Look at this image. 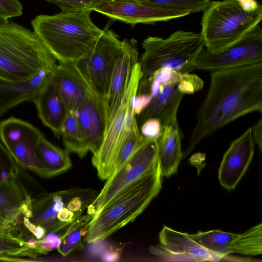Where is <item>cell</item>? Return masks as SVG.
I'll list each match as a JSON object with an SVG mask.
<instances>
[{
  "instance_id": "obj_23",
  "label": "cell",
  "mask_w": 262,
  "mask_h": 262,
  "mask_svg": "<svg viewBox=\"0 0 262 262\" xmlns=\"http://www.w3.org/2000/svg\"><path fill=\"white\" fill-rule=\"evenodd\" d=\"M182 134L178 122L164 126L158 139V160L162 177H169L177 172L183 157Z\"/></svg>"
},
{
  "instance_id": "obj_12",
  "label": "cell",
  "mask_w": 262,
  "mask_h": 262,
  "mask_svg": "<svg viewBox=\"0 0 262 262\" xmlns=\"http://www.w3.org/2000/svg\"><path fill=\"white\" fill-rule=\"evenodd\" d=\"M43 134L31 124L10 117L0 122V140L17 165L44 177V167L36 146Z\"/></svg>"
},
{
  "instance_id": "obj_21",
  "label": "cell",
  "mask_w": 262,
  "mask_h": 262,
  "mask_svg": "<svg viewBox=\"0 0 262 262\" xmlns=\"http://www.w3.org/2000/svg\"><path fill=\"white\" fill-rule=\"evenodd\" d=\"M33 102L42 123L59 139L61 128L69 111L62 98L50 80L37 94Z\"/></svg>"
},
{
  "instance_id": "obj_40",
  "label": "cell",
  "mask_w": 262,
  "mask_h": 262,
  "mask_svg": "<svg viewBox=\"0 0 262 262\" xmlns=\"http://www.w3.org/2000/svg\"><path fill=\"white\" fill-rule=\"evenodd\" d=\"M252 134L255 141L258 147L260 153L262 151V118L251 127Z\"/></svg>"
},
{
  "instance_id": "obj_34",
  "label": "cell",
  "mask_w": 262,
  "mask_h": 262,
  "mask_svg": "<svg viewBox=\"0 0 262 262\" xmlns=\"http://www.w3.org/2000/svg\"><path fill=\"white\" fill-rule=\"evenodd\" d=\"M203 85V81L198 76L185 73L182 74L178 88L179 91L183 95L192 94L202 89Z\"/></svg>"
},
{
  "instance_id": "obj_39",
  "label": "cell",
  "mask_w": 262,
  "mask_h": 262,
  "mask_svg": "<svg viewBox=\"0 0 262 262\" xmlns=\"http://www.w3.org/2000/svg\"><path fill=\"white\" fill-rule=\"evenodd\" d=\"M152 96L148 93H137L133 99V110L135 114H140L150 104Z\"/></svg>"
},
{
  "instance_id": "obj_30",
  "label": "cell",
  "mask_w": 262,
  "mask_h": 262,
  "mask_svg": "<svg viewBox=\"0 0 262 262\" xmlns=\"http://www.w3.org/2000/svg\"><path fill=\"white\" fill-rule=\"evenodd\" d=\"M145 139L136 122L117 149L114 160V173L123 165Z\"/></svg>"
},
{
  "instance_id": "obj_29",
  "label": "cell",
  "mask_w": 262,
  "mask_h": 262,
  "mask_svg": "<svg viewBox=\"0 0 262 262\" xmlns=\"http://www.w3.org/2000/svg\"><path fill=\"white\" fill-rule=\"evenodd\" d=\"M232 253L255 256L262 252V224L252 227L239 234L232 247Z\"/></svg>"
},
{
  "instance_id": "obj_11",
  "label": "cell",
  "mask_w": 262,
  "mask_h": 262,
  "mask_svg": "<svg viewBox=\"0 0 262 262\" xmlns=\"http://www.w3.org/2000/svg\"><path fill=\"white\" fill-rule=\"evenodd\" d=\"M81 188L43 193L32 198L29 220L35 225L43 228L47 233L60 231L74 222V211L79 208L75 199Z\"/></svg>"
},
{
  "instance_id": "obj_24",
  "label": "cell",
  "mask_w": 262,
  "mask_h": 262,
  "mask_svg": "<svg viewBox=\"0 0 262 262\" xmlns=\"http://www.w3.org/2000/svg\"><path fill=\"white\" fill-rule=\"evenodd\" d=\"M36 151L44 167L43 178L59 175L72 166L69 154L49 141L43 135L37 143Z\"/></svg>"
},
{
  "instance_id": "obj_32",
  "label": "cell",
  "mask_w": 262,
  "mask_h": 262,
  "mask_svg": "<svg viewBox=\"0 0 262 262\" xmlns=\"http://www.w3.org/2000/svg\"><path fill=\"white\" fill-rule=\"evenodd\" d=\"M58 6L62 12L93 11L105 0H46Z\"/></svg>"
},
{
  "instance_id": "obj_27",
  "label": "cell",
  "mask_w": 262,
  "mask_h": 262,
  "mask_svg": "<svg viewBox=\"0 0 262 262\" xmlns=\"http://www.w3.org/2000/svg\"><path fill=\"white\" fill-rule=\"evenodd\" d=\"M37 255L27 242L13 233H0V260L23 261L21 257L33 259Z\"/></svg>"
},
{
  "instance_id": "obj_26",
  "label": "cell",
  "mask_w": 262,
  "mask_h": 262,
  "mask_svg": "<svg viewBox=\"0 0 262 262\" xmlns=\"http://www.w3.org/2000/svg\"><path fill=\"white\" fill-rule=\"evenodd\" d=\"M94 215L89 213L81 215L67 226L61 236V243L56 248L62 256L69 255L81 246Z\"/></svg>"
},
{
  "instance_id": "obj_14",
  "label": "cell",
  "mask_w": 262,
  "mask_h": 262,
  "mask_svg": "<svg viewBox=\"0 0 262 262\" xmlns=\"http://www.w3.org/2000/svg\"><path fill=\"white\" fill-rule=\"evenodd\" d=\"M104 97L91 91L74 112L84 145L93 155L99 150L105 134Z\"/></svg>"
},
{
  "instance_id": "obj_5",
  "label": "cell",
  "mask_w": 262,
  "mask_h": 262,
  "mask_svg": "<svg viewBox=\"0 0 262 262\" xmlns=\"http://www.w3.org/2000/svg\"><path fill=\"white\" fill-rule=\"evenodd\" d=\"M144 52L139 61L142 77L145 79L156 71L168 68L180 73L195 70L198 56L204 49L200 33L179 30L166 38L148 36L142 43Z\"/></svg>"
},
{
  "instance_id": "obj_42",
  "label": "cell",
  "mask_w": 262,
  "mask_h": 262,
  "mask_svg": "<svg viewBox=\"0 0 262 262\" xmlns=\"http://www.w3.org/2000/svg\"><path fill=\"white\" fill-rule=\"evenodd\" d=\"M15 232L13 224L0 215V233L11 232L15 234Z\"/></svg>"
},
{
  "instance_id": "obj_4",
  "label": "cell",
  "mask_w": 262,
  "mask_h": 262,
  "mask_svg": "<svg viewBox=\"0 0 262 262\" xmlns=\"http://www.w3.org/2000/svg\"><path fill=\"white\" fill-rule=\"evenodd\" d=\"M57 64L34 31L9 21L0 27V79L27 80L41 70L52 71Z\"/></svg>"
},
{
  "instance_id": "obj_13",
  "label": "cell",
  "mask_w": 262,
  "mask_h": 262,
  "mask_svg": "<svg viewBox=\"0 0 262 262\" xmlns=\"http://www.w3.org/2000/svg\"><path fill=\"white\" fill-rule=\"evenodd\" d=\"M93 11L108 17L135 25L137 24H153L168 21L185 16L189 11L169 9L155 6L121 0H105Z\"/></svg>"
},
{
  "instance_id": "obj_33",
  "label": "cell",
  "mask_w": 262,
  "mask_h": 262,
  "mask_svg": "<svg viewBox=\"0 0 262 262\" xmlns=\"http://www.w3.org/2000/svg\"><path fill=\"white\" fill-rule=\"evenodd\" d=\"M67 227L57 232L47 233L38 241L35 252L37 254H45L57 248L61 243V236Z\"/></svg>"
},
{
  "instance_id": "obj_25",
  "label": "cell",
  "mask_w": 262,
  "mask_h": 262,
  "mask_svg": "<svg viewBox=\"0 0 262 262\" xmlns=\"http://www.w3.org/2000/svg\"><path fill=\"white\" fill-rule=\"evenodd\" d=\"M190 235L194 241L207 250L223 257L232 253L233 244L239 234L212 230Z\"/></svg>"
},
{
  "instance_id": "obj_28",
  "label": "cell",
  "mask_w": 262,
  "mask_h": 262,
  "mask_svg": "<svg viewBox=\"0 0 262 262\" xmlns=\"http://www.w3.org/2000/svg\"><path fill=\"white\" fill-rule=\"evenodd\" d=\"M61 137L64 150L69 155L74 154L82 158L88 152L83 143L74 112H68L61 128Z\"/></svg>"
},
{
  "instance_id": "obj_36",
  "label": "cell",
  "mask_w": 262,
  "mask_h": 262,
  "mask_svg": "<svg viewBox=\"0 0 262 262\" xmlns=\"http://www.w3.org/2000/svg\"><path fill=\"white\" fill-rule=\"evenodd\" d=\"M22 12L23 6L18 0H0V14L5 18L19 16Z\"/></svg>"
},
{
  "instance_id": "obj_3",
  "label": "cell",
  "mask_w": 262,
  "mask_h": 262,
  "mask_svg": "<svg viewBox=\"0 0 262 262\" xmlns=\"http://www.w3.org/2000/svg\"><path fill=\"white\" fill-rule=\"evenodd\" d=\"M159 164L119 191L92 217L84 241L101 242L133 222L161 188Z\"/></svg>"
},
{
  "instance_id": "obj_16",
  "label": "cell",
  "mask_w": 262,
  "mask_h": 262,
  "mask_svg": "<svg viewBox=\"0 0 262 262\" xmlns=\"http://www.w3.org/2000/svg\"><path fill=\"white\" fill-rule=\"evenodd\" d=\"M255 145L250 127L231 143L225 153L219 170V179L227 190L234 189L245 174L252 161Z\"/></svg>"
},
{
  "instance_id": "obj_43",
  "label": "cell",
  "mask_w": 262,
  "mask_h": 262,
  "mask_svg": "<svg viewBox=\"0 0 262 262\" xmlns=\"http://www.w3.org/2000/svg\"><path fill=\"white\" fill-rule=\"evenodd\" d=\"M8 19L5 18L1 14H0V27L2 26L3 25H5L7 23H8Z\"/></svg>"
},
{
  "instance_id": "obj_15",
  "label": "cell",
  "mask_w": 262,
  "mask_h": 262,
  "mask_svg": "<svg viewBox=\"0 0 262 262\" xmlns=\"http://www.w3.org/2000/svg\"><path fill=\"white\" fill-rule=\"evenodd\" d=\"M122 41L123 48L116 63L108 90L104 97L106 132L120 107L133 69L138 62L136 41L134 39H124Z\"/></svg>"
},
{
  "instance_id": "obj_19",
  "label": "cell",
  "mask_w": 262,
  "mask_h": 262,
  "mask_svg": "<svg viewBox=\"0 0 262 262\" xmlns=\"http://www.w3.org/2000/svg\"><path fill=\"white\" fill-rule=\"evenodd\" d=\"M53 71L41 70L31 78L22 81L0 79V117L22 102L33 101L50 80Z\"/></svg>"
},
{
  "instance_id": "obj_6",
  "label": "cell",
  "mask_w": 262,
  "mask_h": 262,
  "mask_svg": "<svg viewBox=\"0 0 262 262\" xmlns=\"http://www.w3.org/2000/svg\"><path fill=\"white\" fill-rule=\"evenodd\" d=\"M203 12L200 34L205 49L211 52L234 43L262 19V8L247 12L237 0L210 1Z\"/></svg>"
},
{
  "instance_id": "obj_2",
  "label": "cell",
  "mask_w": 262,
  "mask_h": 262,
  "mask_svg": "<svg viewBox=\"0 0 262 262\" xmlns=\"http://www.w3.org/2000/svg\"><path fill=\"white\" fill-rule=\"evenodd\" d=\"M91 12L42 14L31 24L58 62H74L92 49L103 32L92 20Z\"/></svg>"
},
{
  "instance_id": "obj_10",
  "label": "cell",
  "mask_w": 262,
  "mask_h": 262,
  "mask_svg": "<svg viewBox=\"0 0 262 262\" xmlns=\"http://www.w3.org/2000/svg\"><path fill=\"white\" fill-rule=\"evenodd\" d=\"M262 62V29L259 24L225 49L211 52L204 49L194 68L210 72Z\"/></svg>"
},
{
  "instance_id": "obj_9",
  "label": "cell",
  "mask_w": 262,
  "mask_h": 262,
  "mask_svg": "<svg viewBox=\"0 0 262 262\" xmlns=\"http://www.w3.org/2000/svg\"><path fill=\"white\" fill-rule=\"evenodd\" d=\"M158 139L146 138L123 165L108 179L100 193L89 206L94 215L119 191L151 169L158 162Z\"/></svg>"
},
{
  "instance_id": "obj_37",
  "label": "cell",
  "mask_w": 262,
  "mask_h": 262,
  "mask_svg": "<svg viewBox=\"0 0 262 262\" xmlns=\"http://www.w3.org/2000/svg\"><path fill=\"white\" fill-rule=\"evenodd\" d=\"M181 76V73L170 69L163 68L156 71L150 77L162 84H166L179 83Z\"/></svg>"
},
{
  "instance_id": "obj_18",
  "label": "cell",
  "mask_w": 262,
  "mask_h": 262,
  "mask_svg": "<svg viewBox=\"0 0 262 262\" xmlns=\"http://www.w3.org/2000/svg\"><path fill=\"white\" fill-rule=\"evenodd\" d=\"M31 201L18 176L7 182L0 180V215L12 224L16 230L24 217L30 216Z\"/></svg>"
},
{
  "instance_id": "obj_41",
  "label": "cell",
  "mask_w": 262,
  "mask_h": 262,
  "mask_svg": "<svg viewBox=\"0 0 262 262\" xmlns=\"http://www.w3.org/2000/svg\"><path fill=\"white\" fill-rule=\"evenodd\" d=\"M242 8L247 12H252L262 8L256 0H237Z\"/></svg>"
},
{
  "instance_id": "obj_7",
  "label": "cell",
  "mask_w": 262,
  "mask_h": 262,
  "mask_svg": "<svg viewBox=\"0 0 262 262\" xmlns=\"http://www.w3.org/2000/svg\"><path fill=\"white\" fill-rule=\"evenodd\" d=\"M142 77L139 62L135 65L120 107L108 126L102 143L92 158L98 177L106 180L114 173V160L120 144L137 122L134 112L133 99Z\"/></svg>"
},
{
  "instance_id": "obj_22",
  "label": "cell",
  "mask_w": 262,
  "mask_h": 262,
  "mask_svg": "<svg viewBox=\"0 0 262 262\" xmlns=\"http://www.w3.org/2000/svg\"><path fill=\"white\" fill-rule=\"evenodd\" d=\"M161 247L174 255L184 256L199 261H219L222 257L204 248L190 234L174 230L164 226L159 233Z\"/></svg>"
},
{
  "instance_id": "obj_38",
  "label": "cell",
  "mask_w": 262,
  "mask_h": 262,
  "mask_svg": "<svg viewBox=\"0 0 262 262\" xmlns=\"http://www.w3.org/2000/svg\"><path fill=\"white\" fill-rule=\"evenodd\" d=\"M17 165L0 140V174L3 170L18 171Z\"/></svg>"
},
{
  "instance_id": "obj_17",
  "label": "cell",
  "mask_w": 262,
  "mask_h": 262,
  "mask_svg": "<svg viewBox=\"0 0 262 262\" xmlns=\"http://www.w3.org/2000/svg\"><path fill=\"white\" fill-rule=\"evenodd\" d=\"M50 81L69 112H75L92 91L73 62H58L52 73Z\"/></svg>"
},
{
  "instance_id": "obj_35",
  "label": "cell",
  "mask_w": 262,
  "mask_h": 262,
  "mask_svg": "<svg viewBox=\"0 0 262 262\" xmlns=\"http://www.w3.org/2000/svg\"><path fill=\"white\" fill-rule=\"evenodd\" d=\"M160 120L157 118L146 120L141 125L140 132L146 138L158 139L162 132Z\"/></svg>"
},
{
  "instance_id": "obj_1",
  "label": "cell",
  "mask_w": 262,
  "mask_h": 262,
  "mask_svg": "<svg viewBox=\"0 0 262 262\" xmlns=\"http://www.w3.org/2000/svg\"><path fill=\"white\" fill-rule=\"evenodd\" d=\"M254 112H262V62L210 72L209 89L183 157L206 138Z\"/></svg>"
},
{
  "instance_id": "obj_20",
  "label": "cell",
  "mask_w": 262,
  "mask_h": 262,
  "mask_svg": "<svg viewBox=\"0 0 262 262\" xmlns=\"http://www.w3.org/2000/svg\"><path fill=\"white\" fill-rule=\"evenodd\" d=\"M178 83L161 85L150 104L136 118L138 126L151 118L159 119L162 128L178 121V111L184 95L178 90Z\"/></svg>"
},
{
  "instance_id": "obj_31",
  "label": "cell",
  "mask_w": 262,
  "mask_h": 262,
  "mask_svg": "<svg viewBox=\"0 0 262 262\" xmlns=\"http://www.w3.org/2000/svg\"><path fill=\"white\" fill-rule=\"evenodd\" d=\"M163 8L189 11L191 13L203 11L210 0H121Z\"/></svg>"
},
{
  "instance_id": "obj_8",
  "label": "cell",
  "mask_w": 262,
  "mask_h": 262,
  "mask_svg": "<svg viewBox=\"0 0 262 262\" xmlns=\"http://www.w3.org/2000/svg\"><path fill=\"white\" fill-rule=\"evenodd\" d=\"M122 48L123 41L117 35L105 30L92 49L73 62L93 92L105 97Z\"/></svg>"
}]
</instances>
